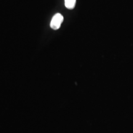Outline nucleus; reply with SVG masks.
I'll return each instance as SVG.
<instances>
[{"label":"nucleus","mask_w":133,"mask_h":133,"mask_svg":"<svg viewBox=\"0 0 133 133\" xmlns=\"http://www.w3.org/2000/svg\"><path fill=\"white\" fill-rule=\"evenodd\" d=\"M63 21H64V17L62 15L59 13L56 14L53 16L52 20H51V24H50L51 28L55 30H58L61 27Z\"/></svg>","instance_id":"1"},{"label":"nucleus","mask_w":133,"mask_h":133,"mask_svg":"<svg viewBox=\"0 0 133 133\" xmlns=\"http://www.w3.org/2000/svg\"><path fill=\"white\" fill-rule=\"evenodd\" d=\"M76 0H65V6L69 9H73L76 4Z\"/></svg>","instance_id":"2"}]
</instances>
